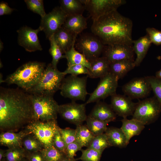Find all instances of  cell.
Returning a JSON list of instances; mask_svg holds the SVG:
<instances>
[{
	"instance_id": "d4e9b609",
	"label": "cell",
	"mask_w": 161,
	"mask_h": 161,
	"mask_svg": "<svg viewBox=\"0 0 161 161\" xmlns=\"http://www.w3.org/2000/svg\"><path fill=\"white\" fill-rule=\"evenodd\" d=\"M111 146L119 148L126 147L129 144L121 128L107 127L105 133Z\"/></svg>"
},
{
	"instance_id": "603a6c76",
	"label": "cell",
	"mask_w": 161,
	"mask_h": 161,
	"mask_svg": "<svg viewBox=\"0 0 161 161\" xmlns=\"http://www.w3.org/2000/svg\"><path fill=\"white\" fill-rule=\"evenodd\" d=\"M91 67L87 75L91 78H101L109 72L110 62L102 56L92 61Z\"/></svg>"
},
{
	"instance_id": "484cf974",
	"label": "cell",
	"mask_w": 161,
	"mask_h": 161,
	"mask_svg": "<svg viewBox=\"0 0 161 161\" xmlns=\"http://www.w3.org/2000/svg\"><path fill=\"white\" fill-rule=\"evenodd\" d=\"M134 61L127 59L110 63L109 72L116 76L119 79H121L135 67Z\"/></svg>"
},
{
	"instance_id": "2e32d148",
	"label": "cell",
	"mask_w": 161,
	"mask_h": 161,
	"mask_svg": "<svg viewBox=\"0 0 161 161\" xmlns=\"http://www.w3.org/2000/svg\"><path fill=\"white\" fill-rule=\"evenodd\" d=\"M133 46L123 44L105 45L103 56L110 62L123 60H134Z\"/></svg>"
},
{
	"instance_id": "7402d4cb",
	"label": "cell",
	"mask_w": 161,
	"mask_h": 161,
	"mask_svg": "<svg viewBox=\"0 0 161 161\" xmlns=\"http://www.w3.org/2000/svg\"><path fill=\"white\" fill-rule=\"evenodd\" d=\"M151 42L147 34L138 39L133 40V48L137 57L134 64L135 67L139 66L145 57Z\"/></svg>"
},
{
	"instance_id": "d6986e66",
	"label": "cell",
	"mask_w": 161,
	"mask_h": 161,
	"mask_svg": "<svg viewBox=\"0 0 161 161\" xmlns=\"http://www.w3.org/2000/svg\"><path fill=\"white\" fill-rule=\"evenodd\" d=\"M29 133L25 130L16 132L12 131L2 132L0 134V144L9 148L22 147V140Z\"/></svg>"
},
{
	"instance_id": "ab89813d",
	"label": "cell",
	"mask_w": 161,
	"mask_h": 161,
	"mask_svg": "<svg viewBox=\"0 0 161 161\" xmlns=\"http://www.w3.org/2000/svg\"><path fill=\"white\" fill-rule=\"evenodd\" d=\"M59 131L66 146L76 141V135L75 129L69 128L64 129L60 128Z\"/></svg>"
},
{
	"instance_id": "7dc6e473",
	"label": "cell",
	"mask_w": 161,
	"mask_h": 161,
	"mask_svg": "<svg viewBox=\"0 0 161 161\" xmlns=\"http://www.w3.org/2000/svg\"><path fill=\"white\" fill-rule=\"evenodd\" d=\"M59 161H76L75 159H72L67 157L66 156Z\"/></svg>"
},
{
	"instance_id": "4dcf8cb0",
	"label": "cell",
	"mask_w": 161,
	"mask_h": 161,
	"mask_svg": "<svg viewBox=\"0 0 161 161\" xmlns=\"http://www.w3.org/2000/svg\"><path fill=\"white\" fill-rule=\"evenodd\" d=\"M86 126L94 136L105 133L109 122L101 121L87 116Z\"/></svg>"
},
{
	"instance_id": "836d02e7",
	"label": "cell",
	"mask_w": 161,
	"mask_h": 161,
	"mask_svg": "<svg viewBox=\"0 0 161 161\" xmlns=\"http://www.w3.org/2000/svg\"><path fill=\"white\" fill-rule=\"evenodd\" d=\"M41 151L45 161H59L66 156L53 146L43 148Z\"/></svg>"
},
{
	"instance_id": "277c9868",
	"label": "cell",
	"mask_w": 161,
	"mask_h": 161,
	"mask_svg": "<svg viewBox=\"0 0 161 161\" xmlns=\"http://www.w3.org/2000/svg\"><path fill=\"white\" fill-rule=\"evenodd\" d=\"M65 75L54 67L51 63L46 66L38 83L27 92L31 94L53 96L60 89Z\"/></svg>"
},
{
	"instance_id": "7bdbcfd3",
	"label": "cell",
	"mask_w": 161,
	"mask_h": 161,
	"mask_svg": "<svg viewBox=\"0 0 161 161\" xmlns=\"http://www.w3.org/2000/svg\"><path fill=\"white\" fill-rule=\"evenodd\" d=\"M82 148L80 144L75 141L66 146V155L70 159H75L74 157L76 153L81 150Z\"/></svg>"
},
{
	"instance_id": "e0dca14e",
	"label": "cell",
	"mask_w": 161,
	"mask_h": 161,
	"mask_svg": "<svg viewBox=\"0 0 161 161\" xmlns=\"http://www.w3.org/2000/svg\"><path fill=\"white\" fill-rule=\"evenodd\" d=\"M137 103L125 95L116 94L111 96V107L116 115L123 118L133 115Z\"/></svg>"
},
{
	"instance_id": "ba28073f",
	"label": "cell",
	"mask_w": 161,
	"mask_h": 161,
	"mask_svg": "<svg viewBox=\"0 0 161 161\" xmlns=\"http://www.w3.org/2000/svg\"><path fill=\"white\" fill-rule=\"evenodd\" d=\"M105 45L97 36L92 34L85 33L76 39L75 47L89 62L100 57Z\"/></svg>"
},
{
	"instance_id": "8fae6325",
	"label": "cell",
	"mask_w": 161,
	"mask_h": 161,
	"mask_svg": "<svg viewBox=\"0 0 161 161\" xmlns=\"http://www.w3.org/2000/svg\"><path fill=\"white\" fill-rule=\"evenodd\" d=\"M118 80L110 72L101 78L97 87L90 94L86 103L87 104L97 102L116 94Z\"/></svg>"
},
{
	"instance_id": "4316f807",
	"label": "cell",
	"mask_w": 161,
	"mask_h": 161,
	"mask_svg": "<svg viewBox=\"0 0 161 161\" xmlns=\"http://www.w3.org/2000/svg\"><path fill=\"white\" fill-rule=\"evenodd\" d=\"M75 44L74 43L70 49L64 54L65 58L67 61V66L81 64L89 69L91 67L90 62L83 55L76 50L75 47Z\"/></svg>"
},
{
	"instance_id": "f1b7e54d",
	"label": "cell",
	"mask_w": 161,
	"mask_h": 161,
	"mask_svg": "<svg viewBox=\"0 0 161 161\" xmlns=\"http://www.w3.org/2000/svg\"><path fill=\"white\" fill-rule=\"evenodd\" d=\"M76 141L83 147H88L94 136L88 128L86 125L82 124L76 126Z\"/></svg>"
},
{
	"instance_id": "7c38bea8",
	"label": "cell",
	"mask_w": 161,
	"mask_h": 161,
	"mask_svg": "<svg viewBox=\"0 0 161 161\" xmlns=\"http://www.w3.org/2000/svg\"><path fill=\"white\" fill-rule=\"evenodd\" d=\"M67 16L60 6H57L41 18L39 27L47 38L49 39L62 27Z\"/></svg>"
},
{
	"instance_id": "4fadbf2b",
	"label": "cell",
	"mask_w": 161,
	"mask_h": 161,
	"mask_svg": "<svg viewBox=\"0 0 161 161\" xmlns=\"http://www.w3.org/2000/svg\"><path fill=\"white\" fill-rule=\"evenodd\" d=\"M85 103L78 104L75 101L59 105L58 114L65 120L75 125L82 124L87 116L86 114Z\"/></svg>"
},
{
	"instance_id": "30bf717a",
	"label": "cell",
	"mask_w": 161,
	"mask_h": 161,
	"mask_svg": "<svg viewBox=\"0 0 161 161\" xmlns=\"http://www.w3.org/2000/svg\"><path fill=\"white\" fill-rule=\"evenodd\" d=\"M93 21L117 9L126 3L124 0H81Z\"/></svg>"
},
{
	"instance_id": "f546056e",
	"label": "cell",
	"mask_w": 161,
	"mask_h": 161,
	"mask_svg": "<svg viewBox=\"0 0 161 161\" xmlns=\"http://www.w3.org/2000/svg\"><path fill=\"white\" fill-rule=\"evenodd\" d=\"M22 145L26 152L28 153L40 151L44 148L40 142L30 133L28 134L24 138Z\"/></svg>"
},
{
	"instance_id": "f6af8a7d",
	"label": "cell",
	"mask_w": 161,
	"mask_h": 161,
	"mask_svg": "<svg viewBox=\"0 0 161 161\" xmlns=\"http://www.w3.org/2000/svg\"><path fill=\"white\" fill-rule=\"evenodd\" d=\"M15 9L10 7L8 4L4 1L0 3V16L10 14Z\"/></svg>"
},
{
	"instance_id": "8d00e7d4",
	"label": "cell",
	"mask_w": 161,
	"mask_h": 161,
	"mask_svg": "<svg viewBox=\"0 0 161 161\" xmlns=\"http://www.w3.org/2000/svg\"><path fill=\"white\" fill-rule=\"evenodd\" d=\"M24 1L28 8L33 13L39 15L41 18L47 14L44 8L43 0H25Z\"/></svg>"
},
{
	"instance_id": "5bb4252c",
	"label": "cell",
	"mask_w": 161,
	"mask_h": 161,
	"mask_svg": "<svg viewBox=\"0 0 161 161\" xmlns=\"http://www.w3.org/2000/svg\"><path fill=\"white\" fill-rule=\"evenodd\" d=\"M41 31L42 30L39 27L35 30L26 26L21 27L17 30L18 44L28 52L41 51L42 48L38 36Z\"/></svg>"
},
{
	"instance_id": "60d3db41",
	"label": "cell",
	"mask_w": 161,
	"mask_h": 161,
	"mask_svg": "<svg viewBox=\"0 0 161 161\" xmlns=\"http://www.w3.org/2000/svg\"><path fill=\"white\" fill-rule=\"evenodd\" d=\"M146 31L151 43L157 45L161 44V31L151 27L147 28Z\"/></svg>"
},
{
	"instance_id": "9a60e30c",
	"label": "cell",
	"mask_w": 161,
	"mask_h": 161,
	"mask_svg": "<svg viewBox=\"0 0 161 161\" xmlns=\"http://www.w3.org/2000/svg\"><path fill=\"white\" fill-rule=\"evenodd\" d=\"M122 90L131 99L143 98L150 94L151 89L146 77L133 79L124 84Z\"/></svg>"
},
{
	"instance_id": "5b68a950",
	"label": "cell",
	"mask_w": 161,
	"mask_h": 161,
	"mask_svg": "<svg viewBox=\"0 0 161 161\" xmlns=\"http://www.w3.org/2000/svg\"><path fill=\"white\" fill-rule=\"evenodd\" d=\"M30 94L34 120H56L59 105L53 96Z\"/></svg>"
},
{
	"instance_id": "e575fe53",
	"label": "cell",
	"mask_w": 161,
	"mask_h": 161,
	"mask_svg": "<svg viewBox=\"0 0 161 161\" xmlns=\"http://www.w3.org/2000/svg\"><path fill=\"white\" fill-rule=\"evenodd\" d=\"M82 154L76 160H80L82 161H100L103 151L87 148L86 149H81Z\"/></svg>"
},
{
	"instance_id": "c3c4849f",
	"label": "cell",
	"mask_w": 161,
	"mask_h": 161,
	"mask_svg": "<svg viewBox=\"0 0 161 161\" xmlns=\"http://www.w3.org/2000/svg\"><path fill=\"white\" fill-rule=\"evenodd\" d=\"M155 77L161 79V69L156 73Z\"/></svg>"
},
{
	"instance_id": "ffe728a7",
	"label": "cell",
	"mask_w": 161,
	"mask_h": 161,
	"mask_svg": "<svg viewBox=\"0 0 161 161\" xmlns=\"http://www.w3.org/2000/svg\"><path fill=\"white\" fill-rule=\"evenodd\" d=\"M87 19L82 14L67 16L62 27L76 35L87 27Z\"/></svg>"
},
{
	"instance_id": "ac0fdd59",
	"label": "cell",
	"mask_w": 161,
	"mask_h": 161,
	"mask_svg": "<svg viewBox=\"0 0 161 161\" xmlns=\"http://www.w3.org/2000/svg\"><path fill=\"white\" fill-rule=\"evenodd\" d=\"M116 115L110 105L100 101L97 102L88 116L97 120L109 123L116 119Z\"/></svg>"
},
{
	"instance_id": "bcb514c9",
	"label": "cell",
	"mask_w": 161,
	"mask_h": 161,
	"mask_svg": "<svg viewBox=\"0 0 161 161\" xmlns=\"http://www.w3.org/2000/svg\"><path fill=\"white\" fill-rule=\"evenodd\" d=\"M6 151L2 149L0 150V161H1L3 157H5Z\"/></svg>"
},
{
	"instance_id": "b9f144b4",
	"label": "cell",
	"mask_w": 161,
	"mask_h": 161,
	"mask_svg": "<svg viewBox=\"0 0 161 161\" xmlns=\"http://www.w3.org/2000/svg\"><path fill=\"white\" fill-rule=\"evenodd\" d=\"M53 146L57 149L66 155V145L59 131L55 134Z\"/></svg>"
},
{
	"instance_id": "83f0119b",
	"label": "cell",
	"mask_w": 161,
	"mask_h": 161,
	"mask_svg": "<svg viewBox=\"0 0 161 161\" xmlns=\"http://www.w3.org/2000/svg\"><path fill=\"white\" fill-rule=\"evenodd\" d=\"M60 7L67 16L82 14L85 10L81 0H61Z\"/></svg>"
},
{
	"instance_id": "6da1fadb",
	"label": "cell",
	"mask_w": 161,
	"mask_h": 161,
	"mask_svg": "<svg viewBox=\"0 0 161 161\" xmlns=\"http://www.w3.org/2000/svg\"><path fill=\"white\" fill-rule=\"evenodd\" d=\"M34 120L30 94L19 88L1 87V131L16 132Z\"/></svg>"
},
{
	"instance_id": "3957f363",
	"label": "cell",
	"mask_w": 161,
	"mask_h": 161,
	"mask_svg": "<svg viewBox=\"0 0 161 161\" xmlns=\"http://www.w3.org/2000/svg\"><path fill=\"white\" fill-rule=\"evenodd\" d=\"M46 66L44 62L29 61L8 75L4 82L8 84H16L27 92L38 83Z\"/></svg>"
},
{
	"instance_id": "52a82bcc",
	"label": "cell",
	"mask_w": 161,
	"mask_h": 161,
	"mask_svg": "<svg viewBox=\"0 0 161 161\" xmlns=\"http://www.w3.org/2000/svg\"><path fill=\"white\" fill-rule=\"evenodd\" d=\"M88 77L87 76L80 77L70 75L65 78L60 89L61 95L73 101H85L88 94L86 90Z\"/></svg>"
},
{
	"instance_id": "681fc988",
	"label": "cell",
	"mask_w": 161,
	"mask_h": 161,
	"mask_svg": "<svg viewBox=\"0 0 161 161\" xmlns=\"http://www.w3.org/2000/svg\"><path fill=\"white\" fill-rule=\"evenodd\" d=\"M4 48V44L0 40V51L1 52Z\"/></svg>"
},
{
	"instance_id": "ee69618b",
	"label": "cell",
	"mask_w": 161,
	"mask_h": 161,
	"mask_svg": "<svg viewBox=\"0 0 161 161\" xmlns=\"http://www.w3.org/2000/svg\"><path fill=\"white\" fill-rule=\"evenodd\" d=\"M27 157L29 161H45L41 151L28 153Z\"/></svg>"
},
{
	"instance_id": "f35d334b",
	"label": "cell",
	"mask_w": 161,
	"mask_h": 161,
	"mask_svg": "<svg viewBox=\"0 0 161 161\" xmlns=\"http://www.w3.org/2000/svg\"><path fill=\"white\" fill-rule=\"evenodd\" d=\"M63 72L65 75L68 74L75 76L81 74L87 75L89 73V69L83 65L77 64L68 66Z\"/></svg>"
},
{
	"instance_id": "816d5d0a",
	"label": "cell",
	"mask_w": 161,
	"mask_h": 161,
	"mask_svg": "<svg viewBox=\"0 0 161 161\" xmlns=\"http://www.w3.org/2000/svg\"><path fill=\"white\" fill-rule=\"evenodd\" d=\"M4 161L3 160V161Z\"/></svg>"
},
{
	"instance_id": "74e56055",
	"label": "cell",
	"mask_w": 161,
	"mask_h": 161,
	"mask_svg": "<svg viewBox=\"0 0 161 161\" xmlns=\"http://www.w3.org/2000/svg\"><path fill=\"white\" fill-rule=\"evenodd\" d=\"M155 95L161 106V79L153 76H146Z\"/></svg>"
},
{
	"instance_id": "9c48e42d",
	"label": "cell",
	"mask_w": 161,
	"mask_h": 161,
	"mask_svg": "<svg viewBox=\"0 0 161 161\" xmlns=\"http://www.w3.org/2000/svg\"><path fill=\"white\" fill-rule=\"evenodd\" d=\"M161 112V106L155 97L147 98L137 103L132 118L148 125L155 121Z\"/></svg>"
},
{
	"instance_id": "1f68e13d",
	"label": "cell",
	"mask_w": 161,
	"mask_h": 161,
	"mask_svg": "<svg viewBox=\"0 0 161 161\" xmlns=\"http://www.w3.org/2000/svg\"><path fill=\"white\" fill-rule=\"evenodd\" d=\"M50 44L49 52L52 58L51 64L55 68H57V65L60 60L65 58L61 50L55 41L53 36L49 39Z\"/></svg>"
},
{
	"instance_id": "d590c367",
	"label": "cell",
	"mask_w": 161,
	"mask_h": 161,
	"mask_svg": "<svg viewBox=\"0 0 161 161\" xmlns=\"http://www.w3.org/2000/svg\"><path fill=\"white\" fill-rule=\"evenodd\" d=\"M26 152L23 147L9 148L6 151V161H21L26 156Z\"/></svg>"
},
{
	"instance_id": "8992f818",
	"label": "cell",
	"mask_w": 161,
	"mask_h": 161,
	"mask_svg": "<svg viewBox=\"0 0 161 161\" xmlns=\"http://www.w3.org/2000/svg\"><path fill=\"white\" fill-rule=\"evenodd\" d=\"M60 128L56 120H34L26 126L25 130L33 134L40 142L44 148L53 146L55 136Z\"/></svg>"
},
{
	"instance_id": "f907efd6",
	"label": "cell",
	"mask_w": 161,
	"mask_h": 161,
	"mask_svg": "<svg viewBox=\"0 0 161 161\" xmlns=\"http://www.w3.org/2000/svg\"><path fill=\"white\" fill-rule=\"evenodd\" d=\"M24 160V159L22 160L21 161H29L28 160V161H24V160Z\"/></svg>"
},
{
	"instance_id": "cb8c5ba5",
	"label": "cell",
	"mask_w": 161,
	"mask_h": 161,
	"mask_svg": "<svg viewBox=\"0 0 161 161\" xmlns=\"http://www.w3.org/2000/svg\"><path fill=\"white\" fill-rule=\"evenodd\" d=\"M121 122L122 125L120 128L129 143L133 137L139 135L145 128V125L134 119L129 120L127 118H123Z\"/></svg>"
},
{
	"instance_id": "44dd1931",
	"label": "cell",
	"mask_w": 161,
	"mask_h": 161,
	"mask_svg": "<svg viewBox=\"0 0 161 161\" xmlns=\"http://www.w3.org/2000/svg\"><path fill=\"white\" fill-rule=\"evenodd\" d=\"M53 36L63 54L69 50L75 43L77 36L62 27Z\"/></svg>"
},
{
	"instance_id": "7a4b0ae2",
	"label": "cell",
	"mask_w": 161,
	"mask_h": 161,
	"mask_svg": "<svg viewBox=\"0 0 161 161\" xmlns=\"http://www.w3.org/2000/svg\"><path fill=\"white\" fill-rule=\"evenodd\" d=\"M132 21L114 10L93 21L91 30L105 45L123 44L133 46Z\"/></svg>"
},
{
	"instance_id": "d6a6232c",
	"label": "cell",
	"mask_w": 161,
	"mask_h": 161,
	"mask_svg": "<svg viewBox=\"0 0 161 161\" xmlns=\"http://www.w3.org/2000/svg\"><path fill=\"white\" fill-rule=\"evenodd\" d=\"M110 147L107 136L104 133L95 136L87 148L103 151L106 148Z\"/></svg>"
}]
</instances>
